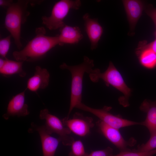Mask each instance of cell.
Here are the masks:
<instances>
[{"instance_id":"obj_3","label":"cell","mask_w":156,"mask_h":156,"mask_svg":"<svg viewBox=\"0 0 156 156\" xmlns=\"http://www.w3.org/2000/svg\"><path fill=\"white\" fill-rule=\"evenodd\" d=\"M29 0H19L13 2L7 9L5 25L14 39L18 49L22 47L21 41V26L26 22L29 13L27 10Z\"/></svg>"},{"instance_id":"obj_13","label":"cell","mask_w":156,"mask_h":156,"mask_svg":"<svg viewBox=\"0 0 156 156\" xmlns=\"http://www.w3.org/2000/svg\"><path fill=\"white\" fill-rule=\"evenodd\" d=\"M129 23L130 29L134 31L135 27L141 17L144 8L143 2L140 0L122 1Z\"/></svg>"},{"instance_id":"obj_24","label":"cell","mask_w":156,"mask_h":156,"mask_svg":"<svg viewBox=\"0 0 156 156\" xmlns=\"http://www.w3.org/2000/svg\"><path fill=\"white\" fill-rule=\"evenodd\" d=\"M113 149L110 147L100 150L92 151L87 156H112L113 155Z\"/></svg>"},{"instance_id":"obj_20","label":"cell","mask_w":156,"mask_h":156,"mask_svg":"<svg viewBox=\"0 0 156 156\" xmlns=\"http://www.w3.org/2000/svg\"><path fill=\"white\" fill-rule=\"evenodd\" d=\"M69 156H87L83 143L80 140H74L72 143Z\"/></svg>"},{"instance_id":"obj_8","label":"cell","mask_w":156,"mask_h":156,"mask_svg":"<svg viewBox=\"0 0 156 156\" xmlns=\"http://www.w3.org/2000/svg\"><path fill=\"white\" fill-rule=\"evenodd\" d=\"M62 121L71 132L81 137L89 134L94 125L92 118L85 116L77 112L75 113L72 117L69 118L66 117Z\"/></svg>"},{"instance_id":"obj_21","label":"cell","mask_w":156,"mask_h":156,"mask_svg":"<svg viewBox=\"0 0 156 156\" xmlns=\"http://www.w3.org/2000/svg\"><path fill=\"white\" fill-rule=\"evenodd\" d=\"M11 36L10 35L0 40V55L3 58L7 59L6 56L10 48Z\"/></svg>"},{"instance_id":"obj_18","label":"cell","mask_w":156,"mask_h":156,"mask_svg":"<svg viewBox=\"0 0 156 156\" xmlns=\"http://www.w3.org/2000/svg\"><path fill=\"white\" fill-rule=\"evenodd\" d=\"M140 64L148 69L156 67V53L148 49L135 51Z\"/></svg>"},{"instance_id":"obj_10","label":"cell","mask_w":156,"mask_h":156,"mask_svg":"<svg viewBox=\"0 0 156 156\" xmlns=\"http://www.w3.org/2000/svg\"><path fill=\"white\" fill-rule=\"evenodd\" d=\"M25 91L13 96L10 100L6 112L3 116L5 119L8 120L10 116H25L29 114L28 105L25 103Z\"/></svg>"},{"instance_id":"obj_15","label":"cell","mask_w":156,"mask_h":156,"mask_svg":"<svg viewBox=\"0 0 156 156\" xmlns=\"http://www.w3.org/2000/svg\"><path fill=\"white\" fill-rule=\"evenodd\" d=\"M140 109L146 114L145 120L142 122V125L147 128L150 134L156 132V99L153 101L145 99Z\"/></svg>"},{"instance_id":"obj_12","label":"cell","mask_w":156,"mask_h":156,"mask_svg":"<svg viewBox=\"0 0 156 156\" xmlns=\"http://www.w3.org/2000/svg\"><path fill=\"white\" fill-rule=\"evenodd\" d=\"M33 129L38 133L41 140L43 156H54L60 139L51 136L46 131L44 125L39 126L32 122Z\"/></svg>"},{"instance_id":"obj_14","label":"cell","mask_w":156,"mask_h":156,"mask_svg":"<svg viewBox=\"0 0 156 156\" xmlns=\"http://www.w3.org/2000/svg\"><path fill=\"white\" fill-rule=\"evenodd\" d=\"M49 78L50 74L47 69L37 66L34 74L27 81V88L33 92L44 89L49 85Z\"/></svg>"},{"instance_id":"obj_16","label":"cell","mask_w":156,"mask_h":156,"mask_svg":"<svg viewBox=\"0 0 156 156\" xmlns=\"http://www.w3.org/2000/svg\"><path fill=\"white\" fill-rule=\"evenodd\" d=\"M60 34L58 35L59 45L65 44H75L78 43L83 38L79 28L65 24L60 29Z\"/></svg>"},{"instance_id":"obj_17","label":"cell","mask_w":156,"mask_h":156,"mask_svg":"<svg viewBox=\"0 0 156 156\" xmlns=\"http://www.w3.org/2000/svg\"><path fill=\"white\" fill-rule=\"evenodd\" d=\"M23 62L6 59L3 65L0 68V73L5 77L18 74L21 77H24L26 73L23 69Z\"/></svg>"},{"instance_id":"obj_9","label":"cell","mask_w":156,"mask_h":156,"mask_svg":"<svg viewBox=\"0 0 156 156\" xmlns=\"http://www.w3.org/2000/svg\"><path fill=\"white\" fill-rule=\"evenodd\" d=\"M100 131L103 135L114 145L120 152L130 151L127 148L129 143L123 138L118 129L110 126L100 120L96 122Z\"/></svg>"},{"instance_id":"obj_23","label":"cell","mask_w":156,"mask_h":156,"mask_svg":"<svg viewBox=\"0 0 156 156\" xmlns=\"http://www.w3.org/2000/svg\"><path fill=\"white\" fill-rule=\"evenodd\" d=\"M146 40L140 41L138 44L135 51H139L143 50L150 49L156 53V39L153 41L149 43H147Z\"/></svg>"},{"instance_id":"obj_27","label":"cell","mask_w":156,"mask_h":156,"mask_svg":"<svg viewBox=\"0 0 156 156\" xmlns=\"http://www.w3.org/2000/svg\"><path fill=\"white\" fill-rule=\"evenodd\" d=\"M155 36L156 37V31L155 33Z\"/></svg>"},{"instance_id":"obj_7","label":"cell","mask_w":156,"mask_h":156,"mask_svg":"<svg viewBox=\"0 0 156 156\" xmlns=\"http://www.w3.org/2000/svg\"><path fill=\"white\" fill-rule=\"evenodd\" d=\"M75 108L91 113L105 123L118 129L130 126L142 125V122L123 119L112 114L109 112L112 108L111 107L104 106L101 109H95L88 106L81 102Z\"/></svg>"},{"instance_id":"obj_2","label":"cell","mask_w":156,"mask_h":156,"mask_svg":"<svg viewBox=\"0 0 156 156\" xmlns=\"http://www.w3.org/2000/svg\"><path fill=\"white\" fill-rule=\"evenodd\" d=\"M94 66V60L86 56L84 57L83 62L79 64L70 66L63 63L60 65L61 69L69 70L71 75L70 105L67 117H69L73 109L81 103L84 75L85 73H91Z\"/></svg>"},{"instance_id":"obj_11","label":"cell","mask_w":156,"mask_h":156,"mask_svg":"<svg viewBox=\"0 0 156 156\" xmlns=\"http://www.w3.org/2000/svg\"><path fill=\"white\" fill-rule=\"evenodd\" d=\"M85 30L90 42V49H96L103 33V29L96 18H90L86 13L83 16Z\"/></svg>"},{"instance_id":"obj_6","label":"cell","mask_w":156,"mask_h":156,"mask_svg":"<svg viewBox=\"0 0 156 156\" xmlns=\"http://www.w3.org/2000/svg\"><path fill=\"white\" fill-rule=\"evenodd\" d=\"M39 116L40 119L45 120L44 126L48 134H57L64 145L71 146L74 139L70 135L71 131L64 125L62 120L50 113L47 109L40 111Z\"/></svg>"},{"instance_id":"obj_19","label":"cell","mask_w":156,"mask_h":156,"mask_svg":"<svg viewBox=\"0 0 156 156\" xmlns=\"http://www.w3.org/2000/svg\"><path fill=\"white\" fill-rule=\"evenodd\" d=\"M149 140L145 144L139 145L136 149L131 150L135 152H143L150 151L156 149V132L150 134Z\"/></svg>"},{"instance_id":"obj_1","label":"cell","mask_w":156,"mask_h":156,"mask_svg":"<svg viewBox=\"0 0 156 156\" xmlns=\"http://www.w3.org/2000/svg\"><path fill=\"white\" fill-rule=\"evenodd\" d=\"M36 36L22 50L15 51L13 55L16 61L24 62L36 61L44 56L52 48L60 45L58 35L49 36L45 35L43 27L36 30Z\"/></svg>"},{"instance_id":"obj_26","label":"cell","mask_w":156,"mask_h":156,"mask_svg":"<svg viewBox=\"0 0 156 156\" xmlns=\"http://www.w3.org/2000/svg\"><path fill=\"white\" fill-rule=\"evenodd\" d=\"M13 2L12 0H0V5L7 9Z\"/></svg>"},{"instance_id":"obj_5","label":"cell","mask_w":156,"mask_h":156,"mask_svg":"<svg viewBox=\"0 0 156 156\" xmlns=\"http://www.w3.org/2000/svg\"><path fill=\"white\" fill-rule=\"evenodd\" d=\"M81 5L79 0L59 1L53 6L50 16H42V23L50 30L60 29L65 24L64 20L70 10H78Z\"/></svg>"},{"instance_id":"obj_25","label":"cell","mask_w":156,"mask_h":156,"mask_svg":"<svg viewBox=\"0 0 156 156\" xmlns=\"http://www.w3.org/2000/svg\"><path fill=\"white\" fill-rule=\"evenodd\" d=\"M145 12L152 19L156 26V9H146Z\"/></svg>"},{"instance_id":"obj_22","label":"cell","mask_w":156,"mask_h":156,"mask_svg":"<svg viewBox=\"0 0 156 156\" xmlns=\"http://www.w3.org/2000/svg\"><path fill=\"white\" fill-rule=\"evenodd\" d=\"M156 154V149L147 152H135L127 151L120 152L119 153L112 156H153Z\"/></svg>"},{"instance_id":"obj_4","label":"cell","mask_w":156,"mask_h":156,"mask_svg":"<svg viewBox=\"0 0 156 156\" xmlns=\"http://www.w3.org/2000/svg\"><path fill=\"white\" fill-rule=\"evenodd\" d=\"M89 75L93 82L96 83L101 79L107 86L111 85L121 92L123 96L119 98V103L125 107L129 105L128 101L131 90L126 85L120 73L111 61L109 62L108 66L104 72L101 73L99 69L95 68Z\"/></svg>"}]
</instances>
